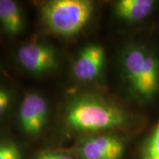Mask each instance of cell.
Masks as SVG:
<instances>
[{"mask_svg": "<svg viewBox=\"0 0 159 159\" xmlns=\"http://www.w3.org/2000/svg\"><path fill=\"white\" fill-rule=\"evenodd\" d=\"M65 119L71 129L81 133L114 129L128 122V116L122 109L94 96L73 100L66 108Z\"/></svg>", "mask_w": 159, "mask_h": 159, "instance_id": "cell-1", "label": "cell"}, {"mask_svg": "<svg viewBox=\"0 0 159 159\" xmlns=\"http://www.w3.org/2000/svg\"><path fill=\"white\" fill-rule=\"evenodd\" d=\"M122 64L125 77L133 93L142 99H148L159 86L157 59L145 48L133 46L125 51Z\"/></svg>", "mask_w": 159, "mask_h": 159, "instance_id": "cell-2", "label": "cell"}, {"mask_svg": "<svg viewBox=\"0 0 159 159\" xmlns=\"http://www.w3.org/2000/svg\"><path fill=\"white\" fill-rule=\"evenodd\" d=\"M93 4L88 0H52L42 8L46 27L62 36L78 34L90 20Z\"/></svg>", "mask_w": 159, "mask_h": 159, "instance_id": "cell-3", "label": "cell"}, {"mask_svg": "<svg viewBox=\"0 0 159 159\" xmlns=\"http://www.w3.org/2000/svg\"><path fill=\"white\" fill-rule=\"evenodd\" d=\"M17 60L23 68L31 73H45L57 66L56 51L41 43H29L18 49Z\"/></svg>", "mask_w": 159, "mask_h": 159, "instance_id": "cell-4", "label": "cell"}, {"mask_svg": "<svg viewBox=\"0 0 159 159\" xmlns=\"http://www.w3.org/2000/svg\"><path fill=\"white\" fill-rule=\"evenodd\" d=\"M48 116L46 100L37 93H29L21 101L19 120L23 131L29 134H39L45 125Z\"/></svg>", "mask_w": 159, "mask_h": 159, "instance_id": "cell-5", "label": "cell"}, {"mask_svg": "<svg viewBox=\"0 0 159 159\" xmlns=\"http://www.w3.org/2000/svg\"><path fill=\"white\" fill-rule=\"evenodd\" d=\"M124 148V143L119 137L100 134L82 142L77 152L80 159H120Z\"/></svg>", "mask_w": 159, "mask_h": 159, "instance_id": "cell-6", "label": "cell"}, {"mask_svg": "<svg viewBox=\"0 0 159 159\" xmlns=\"http://www.w3.org/2000/svg\"><path fill=\"white\" fill-rule=\"evenodd\" d=\"M105 59V53L99 44H89L80 51L73 65V73L76 79L89 81L101 73Z\"/></svg>", "mask_w": 159, "mask_h": 159, "instance_id": "cell-7", "label": "cell"}, {"mask_svg": "<svg viewBox=\"0 0 159 159\" xmlns=\"http://www.w3.org/2000/svg\"><path fill=\"white\" fill-rule=\"evenodd\" d=\"M154 6L155 2L152 0H120L115 4L114 11L122 20L136 22L148 17Z\"/></svg>", "mask_w": 159, "mask_h": 159, "instance_id": "cell-8", "label": "cell"}, {"mask_svg": "<svg viewBox=\"0 0 159 159\" xmlns=\"http://www.w3.org/2000/svg\"><path fill=\"white\" fill-rule=\"evenodd\" d=\"M0 20L5 31L9 34L20 33L23 26L20 6L12 0L0 1Z\"/></svg>", "mask_w": 159, "mask_h": 159, "instance_id": "cell-9", "label": "cell"}, {"mask_svg": "<svg viewBox=\"0 0 159 159\" xmlns=\"http://www.w3.org/2000/svg\"><path fill=\"white\" fill-rule=\"evenodd\" d=\"M142 159H159V123L145 142Z\"/></svg>", "mask_w": 159, "mask_h": 159, "instance_id": "cell-10", "label": "cell"}, {"mask_svg": "<svg viewBox=\"0 0 159 159\" xmlns=\"http://www.w3.org/2000/svg\"><path fill=\"white\" fill-rule=\"evenodd\" d=\"M20 151L16 144L5 142L0 146V159H20Z\"/></svg>", "mask_w": 159, "mask_h": 159, "instance_id": "cell-11", "label": "cell"}, {"mask_svg": "<svg viewBox=\"0 0 159 159\" xmlns=\"http://www.w3.org/2000/svg\"><path fill=\"white\" fill-rule=\"evenodd\" d=\"M35 159H75L68 154L57 152H45L39 155Z\"/></svg>", "mask_w": 159, "mask_h": 159, "instance_id": "cell-12", "label": "cell"}, {"mask_svg": "<svg viewBox=\"0 0 159 159\" xmlns=\"http://www.w3.org/2000/svg\"><path fill=\"white\" fill-rule=\"evenodd\" d=\"M10 102V97L7 91L4 89H1L0 90V113L1 115L6 112V109L9 105Z\"/></svg>", "mask_w": 159, "mask_h": 159, "instance_id": "cell-13", "label": "cell"}]
</instances>
